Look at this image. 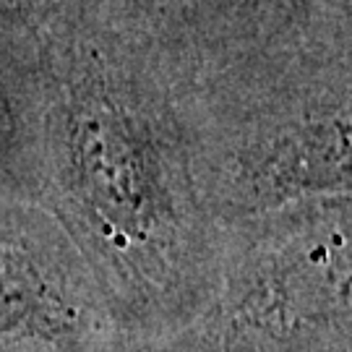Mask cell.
<instances>
[{
  "label": "cell",
  "mask_w": 352,
  "mask_h": 352,
  "mask_svg": "<svg viewBox=\"0 0 352 352\" xmlns=\"http://www.w3.org/2000/svg\"><path fill=\"white\" fill-rule=\"evenodd\" d=\"M74 0H0V26L37 39L39 29L63 13Z\"/></svg>",
  "instance_id": "5"
},
{
  "label": "cell",
  "mask_w": 352,
  "mask_h": 352,
  "mask_svg": "<svg viewBox=\"0 0 352 352\" xmlns=\"http://www.w3.org/2000/svg\"><path fill=\"white\" fill-rule=\"evenodd\" d=\"M334 3H352V0H334Z\"/></svg>",
  "instance_id": "6"
},
{
  "label": "cell",
  "mask_w": 352,
  "mask_h": 352,
  "mask_svg": "<svg viewBox=\"0 0 352 352\" xmlns=\"http://www.w3.org/2000/svg\"><path fill=\"white\" fill-rule=\"evenodd\" d=\"M149 26L164 47L183 50L240 24L258 0H113Z\"/></svg>",
  "instance_id": "3"
},
{
  "label": "cell",
  "mask_w": 352,
  "mask_h": 352,
  "mask_svg": "<svg viewBox=\"0 0 352 352\" xmlns=\"http://www.w3.org/2000/svg\"><path fill=\"white\" fill-rule=\"evenodd\" d=\"M65 227L104 264L175 272L212 217L199 190L175 68L113 0H74L37 34L21 157Z\"/></svg>",
  "instance_id": "1"
},
{
  "label": "cell",
  "mask_w": 352,
  "mask_h": 352,
  "mask_svg": "<svg viewBox=\"0 0 352 352\" xmlns=\"http://www.w3.org/2000/svg\"><path fill=\"white\" fill-rule=\"evenodd\" d=\"M167 55L212 217L350 193V3L261 0L225 34Z\"/></svg>",
  "instance_id": "2"
},
{
  "label": "cell",
  "mask_w": 352,
  "mask_h": 352,
  "mask_svg": "<svg viewBox=\"0 0 352 352\" xmlns=\"http://www.w3.org/2000/svg\"><path fill=\"white\" fill-rule=\"evenodd\" d=\"M37 39L0 26V177L16 175Z\"/></svg>",
  "instance_id": "4"
}]
</instances>
